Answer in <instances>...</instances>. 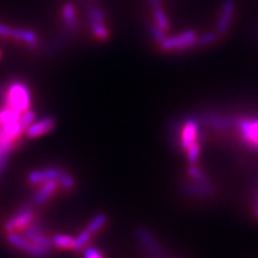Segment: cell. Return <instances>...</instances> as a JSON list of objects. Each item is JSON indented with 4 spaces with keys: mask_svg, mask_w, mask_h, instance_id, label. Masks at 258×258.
<instances>
[{
    "mask_svg": "<svg viewBox=\"0 0 258 258\" xmlns=\"http://www.w3.org/2000/svg\"><path fill=\"white\" fill-rule=\"evenodd\" d=\"M7 239H8V242H9L12 246L20 249V251L24 253H26L31 257L45 258L48 256V253H50L48 249H45L41 246L35 244L34 242L25 238L19 232H15V231L7 232Z\"/></svg>",
    "mask_w": 258,
    "mask_h": 258,
    "instance_id": "cell-3",
    "label": "cell"
},
{
    "mask_svg": "<svg viewBox=\"0 0 258 258\" xmlns=\"http://www.w3.org/2000/svg\"><path fill=\"white\" fill-rule=\"evenodd\" d=\"M137 238H138L141 246L153 255L159 256L163 254V247L155 238V236L148 229L141 227L137 230Z\"/></svg>",
    "mask_w": 258,
    "mask_h": 258,
    "instance_id": "cell-8",
    "label": "cell"
},
{
    "mask_svg": "<svg viewBox=\"0 0 258 258\" xmlns=\"http://www.w3.org/2000/svg\"><path fill=\"white\" fill-rule=\"evenodd\" d=\"M188 175L191 177V180L197 181V182H203V183H211L209 180V177L200 170V169L196 165H190L187 169Z\"/></svg>",
    "mask_w": 258,
    "mask_h": 258,
    "instance_id": "cell-20",
    "label": "cell"
},
{
    "mask_svg": "<svg viewBox=\"0 0 258 258\" xmlns=\"http://www.w3.org/2000/svg\"><path fill=\"white\" fill-rule=\"evenodd\" d=\"M92 236L93 233L88 229H84L81 231L79 233V236L75 239V243L72 249H74V251H81V249H83L88 242L91 241Z\"/></svg>",
    "mask_w": 258,
    "mask_h": 258,
    "instance_id": "cell-17",
    "label": "cell"
},
{
    "mask_svg": "<svg viewBox=\"0 0 258 258\" xmlns=\"http://www.w3.org/2000/svg\"><path fill=\"white\" fill-rule=\"evenodd\" d=\"M58 181L56 180H50L41 184V186L35 192L34 197H32V201L36 206H42L46 201L50 199L53 194L56 191L58 187Z\"/></svg>",
    "mask_w": 258,
    "mask_h": 258,
    "instance_id": "cell-13",
    "label": "cell"
},
{
    "mask_svg": "<svg viewBox=\"0 0 258 258\" xmlns=\"http://www.w3.org/2000/svg\"><path fill=\"white\" fill-rule=\"evenodd\" d=\"M63 170L56 167H48L44 169H39V170H35L29 173L28 175V182L32 185L37 184H42L46 181L50 180H56L58 181L59 176Z\"/></svg>",
    "mask_w": 258,
    "mask_h": 258,
    "instance_id": "cell-9",
    "label": "cell"
},
{
    "mask_svg": "<svg viewBox=\"0 0 258 258\" xmlns=\"http://www.w3.org/2000/svg\"><path fill=\"white\" fill-rule=\"evenodd\" d=\"M150 32H151V36L153 37V39H154L155 41H157L158 43H161L167 38L166 31L160 26H158L156 23L150 24Z\"/></svg>",
    "mask_w": 258,
    "mask_h": 258,
    "instance_id": "cell-22",
    "label": "cell"
},
{
    "mask_svg": "<svg viewBox=\"0 0 258 258\" xmlns=\"http://www.w3.org/2000/svg\"><path fill=\"white\" fill-rule=\"evenodd\" d=\"M61 15H62V21L64 23L66 27L74 31L78 26V19H77V12L76 8L74 5L66 4L63 5L61 9Z\"/></svg>",
    "mask_w": 258,
    "mask_h": 258,
    "instance_id": "cell-15",
    "label": "cell"
},
{
    "mask_svg": "<svg viewBox=\"0 0 258 258\" xmlns=\"http://www.w3.org/2000/svg\"><path fill=\"white\" fill-rule=\"evenodd\" d=\"M217 37H219V35H217L216 32H206V34H203L199 37H197L196 45L203 46V45H207V44H211L216 41Z\"/></svg>",
    "mask_w": 258,
    "mask_h": 258,
    "instance_id": "cell-24",
    "label": "cell"
},
{
    "mask_svg": "<svg viewBox=\"0 0 258 258\" xmlns=\"http://www.w3.org/2000/svg\"><path fill=\"white\" fill-rule=\"evenodd\" d=\"M106 224H107V215L103 213H99L96 216H94L93 219L88 222L86 229L90 230L92 233H96L98 232Z\"/></svg>",
    "mask_w": 258,
    "mask_h": 258,
    "instance_id": "cell-16",
    "label": "cell"
},
{
    "mask_svg": "<svg viewBox=\"0 0 258 258\" xmlns=\"http://www.w3.org/2000/svg\"><path fill=\"white\" fill-rule=\"evenodd\" d=\"M199 138L198 123L196 119L190 118L184 124L181 133V147L183 150H187Z\"/></svg>",
    "mask_w": 258,
    "mask_h": 258,
    "instance_id": "cell-10",
    "label": "cell"
},
{
    "mask_svg": "<svg viewBox=\"0 0 258 258\" xmlns=\"http://www.w3.org/2000/svg\"><path fill=\"white\" fill-rule=\"evenodd\" d=\"M154 19L155 22L158 26H160L165 31H167L170 27V24H169L167 15L165 12L161 10V8H157V9H154Z\"/></svg>",
    "mask_w": 258,
    "mask_h": 258,
    "instance_id": "cell-21",
    "label": "cell"
},
{
    "mask_svg": "<svg viewBox=\"0 0 258 258\" xmlns=\"http://www.w3.org/2000/svg\"><path fill=\"white\" fill-rule=\"evenodd\" d=\"M35 220V211L29 206L22 207L5 225L6 232H20L25 229Z\"/></svg>",
    "mask_w": 258,
    "mask_h": 258,
    "instance_id": "cell-5",
    "label": "cell"
},
{
    "mask_svg": "<svg viewBox=\"0 0 258 258\" xmlns=\"http://www.w3.org/2000/svg\"><path fill=\"white\" fill-rule=\"evenodd\" d=\"M11 32H12V29L9 27L5 25V24H2L0 23V36L3 37H11Z\"/></svg>",
    "mask_w": 258,
    "mask_h": 258,
    "instance_id": "cell-30",
    "label": "cell"
},
{
    "mask_svg": "<svg viewBox=\"0 0 258 258\" xmlns=\"http://www.w3.org/2000/svg\"><path fill=\"white\" fill-rule=\"evenodd\" d=\"M22 232H23L22 235L24 237L34 242L35 244L41 246L45 249H48V251L52 249L53 246H54L53 240L50 237H47L46 235H44L41 225L38 224V223L32 222Z\"/></svg>",
    "mask_w": 258,
    "mask_h": 258,
    "instance_id": "cell-6",
    "label": "cell"
},
{
    "mask_svg": "<svg viewBox=\"0 0 258 258\" xmlns=\"http://www.w3.org/2000/svg\"><path fill=\"white\" fill-rule=\"evenodd\" d=\"M187 160L189 161L190 165H196L198 163L199 155H200V144L197 141L194 143L191 147H189L187 150Z\"/></svg>",
    "mask_w": 258,
    "mask_h": 258,
    "instance_id": "cell-23",
    "label": "cell"
},
{
    "mask_svg": "<svg viewBox=\"0 0 258 258\" xmlns=\"http://www.w3.org/2000/svg\"><path fill=\"white\" fill-rule=\"evenodd\" d=\"M53 244L56 247L59 248H63V249H69L74 247V243H75V239L70 237V236H66V235H56L53 237Z\"/></svg>",
    "mask_w": 258,
    "mask_h": 258,
    "instance_id": "cell-18",
    "label": "cell"
},
{
    "mask_svg": "<svg viewBox=\"0 0 258 258\" xmlns=\"http://www.w3.org/2000/svg\"><path fill=\"white\" fill-rule=\"evenodd\" d=\"M4 102V104L18 110L23 114L30 108L31 94L29 88L20 81H14L5 91Z\"/></svg>",
    "mask_w": 258,
    "mask_h": 258,
    "instance_id": "cell-1",
    "label": "cell"
},
{
    "mask_svg": "<svg viewBox=\"0 0 258 258\" xmlns=\"http://www.w3.org/2000/svg\"><path fill=\"white\" fill-rule=\"evenodd\" d=\"M55 127V120L52 117H42L39 119H35V122H32L25 131V136L29 139L39 138L43 135H46L50 132H52Z\"/></svg>",
    "mask_w": 258,
    "mask_h": 258,
    "instance_id": "cell-7",
    "label": "cell"
},
{
    "mask_svg": "<svg viewBox=\"0 0 258 258\" xmlns=\"http://www.w3.org/2000/svg\"><path fill=\"white\" fill-rule=\"evenodd\" d=\"M235 126L241 142L247 149L258 153V116L239 118L236 120Z\"/></svg>",
    "mask_w": 258,
    "mask_h": 258,
    "instance_id": "cell-2",
    "label": "cell"
},
{
    "mask_svg": "<svg viewBox=\"0 0 258 258\" xmlns=\"http://www.w3.org/2000/svg\"><path fill=\"white\" fill-rule=\"evenodd\" d=\"M0 56H2V51H0Z\"/></svg>",
    "mask_w": 258,
    "mask_h": 258,
    "instance_id": "cell-32",
    "label": "cell"
},
{
    "mask_svg": "<svg viewBox=\"0 0 258 258\" xmlns=\"http://www.w3.org/2000/svg\"><path fill=\"white\" fill-rule=\"evenodd\" d=\"M182 190L191 196L198 197H210L213 195L214 188L211 183H203L197 181H190L182 185Z\"/></svg>",
    "mask_w": 258,
    "mask_h": 258,
    "instance_id": "cell-12",
    "label": "cell"
},
{
    "mask_svg": "<svg viewBox=\"0 0 258 258\" xmlns=\"http://www.w3.org/2000/svg\"><path fill=\"white\" fill-rule=\"evenodd\" d=\"M87 18L90 23L93 22H103L104 21V13L99 8H92L87 12Z\"/></svg>",
    "mask_w": 258,
    "mask_h": 258,
    "instance_id": "cell-27",
    "label": "cell"
},
{
    "mask_svg": "<svg viewBox=\"0 0 258 258\" xmlns=\"http://www.w3.org/2000/svg\"><path fill=\"white\" fill-rule=\"evenodd\" d=\"M149 4L153 8V10L157 9V8H161V2H160V0H149Z\"/></svg>",
    "mask_w": 258,
    "mask_h": 258,
    "instance_id": "cell-31",
    "label": "cell"
},
{
    "mask_svg": "<svg viewBox=\"0 0 258 258\" xmlns=\"http://www.w3.org/2000/svg\"><path fill=\"white\" fill-rule=\"evenodd\" d=\"M58 184L60 185V186H61L62 188H64V189H72V188L75 187L76 181H75V179H74V177H72L71 175L67 174L66 172L63 171V172L61 173V175L59 176Z\"/></svg>",
    "mask_w": 258,
    "mask_h": 258,
    "instance_id": "cell-25",
    "label": "cell"
},
{
    "mask_svg": "<svg viewBox=\"0 0 258 258\" xmlns=\"http://www.w3.org/2000/svg\"><path fill=\"white\" fill-rule=\"evenodd\" d=\"M84 258H103V256L96 247H87L84 251Z\"/></svg>",
    "mask_w": 258,
    "mask_h": 258,
    "instance_id": "cell-28",
    "label": "cell"
},
{
    "mask_svg": "<svg viewBox=\"0 0 258 258\" xmlns=\"http://www.w3.org/2000/svg\"><path fill=\"white\" fill-rule=\"evenodd\" d=\"M197 34L194 30H186L181 32L179 35L172 37H167L163 42L160 43L161 48L164 51H180L186 50V48L196 46Z\"/></svg>",
    "mask_w": 258,
    "mask_h": 258,
    "instance_id": "cell-4",
    "label": "cell"
},
{
    "mask_svg": "<svg viewBox=\"0 0 258 258\" xmlns=\"http://www.w3.org/2000/svg\"><path fill=\"white\" fill-rule=\"evenodd\" d=\"M91 24V30L93 34L100 40H107L109 38V30L104 26L103 22H93Z\"/></svg>",
    "mask_w": 258,
    "mask_h": 258,
    "instance_id": "cell-19",
    "label": "cell"
},
{
    "mask_svg": "<svg viewBox=\"0 0 258 258\" xmlns=\"http://www.w3.org/2000/svg\"><path fill=\"white\" fill-rule=\"evenodd\" d=\"M253 212L254 216L258 220V182L255 188V194H254V200H253Z\"/></svg>",
    "mask_w": 258,
    "mask_h": 258,
    "instance_id": "cell-29",
    "label": "cell"
},
{
    "mask_svg": "<svg viewBox=\"0 0 258 258\" xmlns=\"http://www.w3.org/2000/svg\"><path fill=\"white\" fill-rule=\"evenodd\" d=\"M233 11H235V3H233V0H224L222 5L220 19L216 26L217 32H219L220 35L226 34L229 29L233 16Z\"/></svg>",
    "mask_w": 258,
    "mask_h": 258,
    "instance_id": "cell-11",
    "label": "cell"
},
{
    "mask_svg": "<svg viewBox=\"0 0 258 258\" xmlns=\"http://www.w3.org/2000/svg\"><path fill=\"white\" fill-rule=\"evenodd\" d=\"M35 119H36V113L34 111L27 110L26 112H24L21 116V125L24 131H26V128L30 124H32V122H35Z\"/></svg>",
    "mask_w": 258,
    "mask_h": 258,
    "instance_id": "cell-26",
    "label": "cell"
},
{
    "mask_svg": "<svg viewBox=\"0 0 258 258\" xmlns=\"http://www.w3.org/2000/svg\"><path fill=\"white\" fill-rule=\"evenodd\" d=\"M11 37L15 40H19V41L25 42L31 48H35L39 43L37 35L29 29H12Z\"/></svg>",
    "mask_w": 258,
    "mask_h": 258,
    "instance_id": "cell-14",
    "label": "cell"
}]
</instances>
